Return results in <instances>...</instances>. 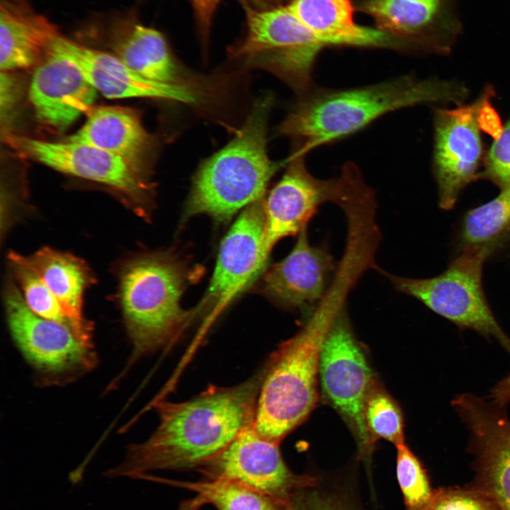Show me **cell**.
<instances>
[{
  "mask_svg": "<svg viewBox=\"0 0 510 510\" xmlns=\"http://www.w3.org/2000/svg\"><path fill=\"white\" fill-rule=\"evenodd\" d=\"M244 8L246 34L231 56L275 74L300 94L312 89L314 64L325 44L286 4Z\"/></svg>",
  "mask_w": 510,
  "mask_h": 510,
  "instance_id": "cell-6",
  "label": "cell"
},
{
  "mask_svg": "<svg viewBox=\"0 0 510 510\" xmlns=\"http://www.w3.org/2000/svg\"><path fill=\"white\" fill-rule=\"evenodd\" d=\"M262 378L238 385L211 386L184 402H157L159 426L144 442L130 446L108 477L205 465L254 425Z\"/></svg>",
  "mask_w": 510,
  "mask_h": 510,
  "instance_id": "cell-1",
  "label": "cell"
},
{
  "mask_svg": "<svg viewBox=\"0 0 510 510\" xmlns=\"http://www.w3.org/2000/svg\"><path fill=\"white\" fill-rule=\"evenodd\" d=\"M458 86L413 76L345 89H314L300 97L279 127L296 139L301 154L363 128L390 112L421 103L458 100Z\"/></svg>",
  "mask_w": 510,
  "mask_h": 510,
  "instance_id": "cell-2",
  "label": "cell"
},
{
  "mask_svg": "<svg viewBox=\"0 0 510 510\" xmlns=\"http://www.w3.org/2000/svg\"><path fill=\"white\" fill-rule=\"evenodd\" d=\"M397 447V477L408 509L416 507L426 501L433 489L423 465L405 444Z\"/></svg>",
  "mask_w": 510,
  "mask_h": 510,
  "instance_id": "cell-29",
  "label": "cell"
},
{
  "mask_svg": "<svg viewBox=\"0 0 510 510\" xmlns=\"http://www.w3.org/2000/svg\"><path fill=\"white\" fill-rule=\"evenodd\" d=\"M53 43L34 67L29 99L38 121L62 132L93 106L98 91Z\"/></svg>",
  "mask_w": 510,
  "mask_h": 510,
  "instance_id": "cell-16",
  "label": "cell"
},
{
  "mask_svg": "<svg viewBox=\"0 0 510 510\" xmlns=\"http://www.w3.org/2000/svg\"><path fill=\"white\" fill-rule=\"evenodd\" d=\"M186 279V266L169 252L135 255L120 266L118 301L132 345L129 363L171 345L192 320L180 303Z\"/></svg>",
  "mask_w": 510,
  "mask_h": 510,
  "instance_id": "cell-5",
  "label": "cell"
},
{
  "mask_svg": "<svg viewBox=\"0 0 510 510\" xmlns=\"http://www.w3.org/2000/svg\"><path fill=\"white\" fill-rule=\"evenodd\" d=\"M7 144L20 154L56 171L106 186L137 215L149 218L153 186L148 173L116 154L78 142H47L11 134Z\"/></svg>",
  "mask_w": 510,
  "mask_h": 510,
  "instance_id": "cell-9",
  "label": "cell"
},
{
  "mask_svg": "<svg viewBox=\"0 0 510 510\" xmlns=\"http://www.w3.org/2000/svg\"><path fill=\"white\" fill-rule=\"evenodd\" d=\"M334 268L333 257L327 249L310 245L306 227L298 234L290 254L266 271L263 289L283 307L312 310L324 299Z\"/></svg>",
  "mask_w": 510,
  "mask_h": 510,
  "instance_id": "cell-18",
  "label": "cell"
},
{
  "mask_svg": "<svg viewBox=\"0 0 510 510\" xmlns=\"http://www.w3.org/2000/svg\"><path fill=\"white\" fill-rule=\"evenodd\" d=\"M319 376L323 394L356 436L359 457L368 460L375 441L365 420V408L374 387L372 370L351 330L344 308L334 319L320 353Z\"/></svg>",
  "mask_w": 510,
  "mask_h": 510,
  "instance_id": "cell-11",
  "label": "cell"
},
{
  "mask_svg": "<svg viewBox=\"0 0 510 510\" xmlns=\"http://www.w3.org/2000/svg\"><path fill=\"white\" fill-rule=\"evenodd\" d=\"M407 510H500L484 493L470 484L434 489L421 504Z\"/></svg>",
  "mask_w": 510,
  "mask_h": 510,
  "instance_id": "cell-30",
  "label": "cell"
},
{
  "mask_svg": "<svg viewBox=\"0 0 510 510\" xmlns=\"http://www.w3.org/2000/svg\"><path fill=\"white\" fill-rule=\"evenodd\" d=\"M489 397L494 402L507 406L510 402V373L492 389Z\"/></svg>",
  "mask_w": 510,
  "mask_h": 510,
  "instance_id": "cell-34",
  "label": "cell"
},
{
  "mask_svg": "<svg viewBox=\"0 0 510 510\" xmlns=\"http://www.w3.org/2000/svg\"><path fill=\"white\" fill-rule=\"evenodd\" d=\"M84 124L64 140L88 144L121 157L148 173L147 158L152 138L135 109L120 106H92Z\"/></svg>",
  "mask_w": 510,
  "mask_h": 510,
  "instance_id": "cell-21",
  "label": "cell"
},
{
  "mask_svg": "<svg viewBox=\"0 0 510 510\" xmlns=\"http://www.w3.org/2000/svg\"><path fill=\"white\" fill-rule=\"evenodd\" d=\"M53 44L108 98H152L193 104L199 100L193 88L147 79L112 52L85 46L62 35Z\"/></svg>",
  "mask_w": 510,
  "mask_h": 510,
  "instance_id": "cell-17",
  "label": "cell"
},
{
  "mask_svg": "<svg viewBox=\"0 0 510 510\" xmlns=\"http://www.w3.org/2000/svg\"><path fill=\"white\" fill-rule=\"evenodd\" d=\"M192 6L199 33L204 40L208 38L215 12L223 0H188ZM243 6L264 7L263 0H239Z\"/></svg>",
  "mask_w": 510,
  "mask_h": 510,
  "instance_id": "cell-32",
  "label": "cell"
},
{
  "mask_svg": "<svg viewBox=\"0 0 510 510\" xmlns=\"http://www.w3.org/2000/svg\"><path fill=\"white\" fill-rule=\"evenodd\" d=\"M21 256L56 298L76 337L93 346L92 324L84 317L83 302L85 291L96 280L86 262L71 254L47 246L33 254Z\"/></svg>",
  "mask_w": 510,
  "mask_h": 510,
  "instance_id": "cell-22",
  "label": "cell"
},
{
  "mask_svg": "<svg viewBox=\"0 0 510 510\" xmlns=\"http://www.w3.org/2000/svg\"><path fill=\"white\" fill-rule=\"evenodd\" d=\"M355 5L375 27L412 47L436 18L441 0H358Z\"/></svg>",
  "mask_w": 510,
  "mask_h": 510,
  "instance_id": "cell-24",
  "label": "cell"
},
{
  "mask_svg": "<svg viewBox=\"0 0 510 510\" xmlns=\"http://www.w3.org/2000/svg\"><path fill=\"white\" fill-rule=\"evenodd\" d=\"M470 432L468 450L475 457L472 485L500 510H510V420L506 406L463 393L451 402Z\"/></svg>",
  "mask_w": 510,
  "mask_h": 510,
  "instance_id": "cell-13",
  "label": "cell"
},
{
  "mask_svg": "<svg viewBox=\"0 0 510 510\" xmlns=\"http://www.w3.org/2000/svg\"><path fill=\"white\" fill-rule=\"evenodd\" d=\"M305 155L294 151L282 178L264 199L265 240L269 253L281 239L306 227L320 205L332 201L343 208L366 185L351 162L344 166L337 178H317L307 170Z\"/></svg>",
  "mask_w": 510,
  "mask_h": 510,
  "instance_id": "cell-10",
  "label": "cell"
},
{
  "mask_svg": "<svg viewBox=\"0 0 510 510\" xmlns=\"http://www.w3.org/2000/svg\"><path fill=\"white\" fill-rule=\"evenodd\" d=\"M8 258L13 279L27 307L38 316L61 324L74 332L69 319L56 298L38 275L23 261L21 254L11 251Z\"/></svg>",
  "mask_w": 510,
  "mask_h": 510,
  "instance_id": "cell-27",
  "label": "cell"
},
{
  "mask_svg": "<svg viewBox=\"0 0 510 510\" xmlns=\"http://www.w3.org/2000/svg\"><path fill=\"white\" fill-rule=\"evenodd\" d=\"M283 510H341L339 506L319 497H291L284 505Z\"/></svg>",
  "mask_w": 510,
  "mask_h": 510,
  "instance_id": "cell-33",
  "label": "cell"
},
{
  "mask_svg": "<svg viewBox=\"0 0 510 510\" xmlns=\"http://www.w3.org/2000/svg\"><path fill=\"white\" fill-rule=\"evenodd\" d=\"M484 249L462 250L441 273L427 278L387 275L395 288L409 295L460 329L494 338L510 356V338L494 315L482 281Z\"/></svg>",
  "mask_w": 510,
  "mask_h": 510,
  "instance_id": "cell-7",
  "label": "cell"
},
{
  "mask_svg": "<svg viewBox=\"0 0 510 510\" xmlns=\"http://www.w3.org/2000/svg\"><path fill=\"white\" fill-rule=\"evenodd\" d=\"M487 176L501 188L510 185V120L489 149Z\"/></svg>",
  "mask_w": 510,
  "mask_h": 510,
  "instance_id": "cell-31",
  "label": "cell"
},
{
  "mask_svg": "<svg viewBox=\"0 0 510 510\" xmlns=\"http://www.w3.org/2000/svg\"><path fill=\"white\" fill-rule=\"evenodd\" d=\"M344 290L333 285L302 329L271 358L262 378L254 422L264 438L280 443L315 407L321 350L334 319L344 308Z\"/></svg>",
  "mask_w": 510,
  "mask_h": 510,
  "instance_id": "cell-3",
  "label": "cell"
},
{
  "mask_svg": "<svg viewBox=\"0 0 510 510\" xmlns=\"http://www.w3.org/2000/svg\"><path fill=\"white\" fill-rule=\"evenodd\" d=\"M106 35L112 53L139 75L159 83L191 87L164 34L141 23L134 13L113 18Z\"/></svg>",
  "mask_w": 510,
  "mask_h": 510,
  "instance_id": "cell-19",
  "label": "cell"
},
{
  "mask_svg": "<svg viewBox=\"0 0 510 510\" xmlns=\"http://www.w3.org/2000/svg\"><path fill=\"white\" fill-rule=\"evenodd\" d=\"M271 96L259 98L237 135L204 160L192 183L184 217L205 214L228 220L238 210L264 197L270 179L283 164L267 153V123Z\"/></svg>",
  "mask_w": 510,
  "mask_h": 510,
  "instance_id": "cell-4",
  "label": "cell"
},
{
  "mask_svg": "<svg viewBox=\"0 0 510 510\" xmlns=\"http://www.w3.org/2000/svg\"><path fill=\"white\" fill-rule=\"evenodd\" d=\"M60 35L57 25L28 0H1V71L34 68Z\"/></svg>",
  "mask_w": 510,
  "mask_h": 510,
  "instance_id": "cell-23",
  "label": "cell"
},
{
  "mask_svg": "<svg viewBox=\"0 0 510 510\" xmlns=\"http://www.w3.org/2000/svg\"><path fill=\"white\" fill-rule=\"evenodd\" d=\"M300 22L327 46L382 48L403 51L402 42L376 27L357 23L351 0H288Z\"/></svg>",
  "mask_w": 510,
  "mask_h": 510,
  "instance_id": "cell-20",
  "label": "cell"
},
{
  "mask_svg": "<svg viewBox=\"0 0 510 510\" xmlns=\"http://www.w3.org/2000/svg\"><path fill=\"white\" fill-rule=\"evenodd\" d=\"M176 484L196 492L218 510H283L285 505L244 484L224 478Z\"/></svg>",
  "mask_w": 510,
  "mask_h": 510,
  "instance_id": "cell-26",
  "label": "cell"
},
{
  "mask_svg": "<svg viewBox=\"0 0 510 510\" xmlns=\"http://www.w3.org/2000/svg\"><path fill=\"white\" fill-rule=\"evenodd\" d=\"M268 255L262 197L244 208L222 239L209 287L191 311L193 318L201 314L208 326L255 280Z\"/></svg>",
  "mask_w": 510,
  "mask_h": 510,
  "instance_id": "cell-12",
  "label": "cell"
},
{
  "mask_svg": "<svg viewBox=\"0 0 510 510\" xmlns=\"http://www.w3.org/2000/svg\"><path fill=\"white\" fill-rule=\"evenodd\" d=\"M489 201L468 210L460 225L462 250L491 252L510 240V185Z\"/></svg>",
  "mask_w": 510,
  "mask_h": 510,
  "instance_id": "cell-25",
  "label": "cell"
},
{
  "mask_svg": "<svg viewBox=\"0 0 510 510\" xmlns=\"http://www.w3.org/2000/svg\"><path fill=\"white\" fill-rule=\"evenodd\" d=\"M479 106L435 113V176L438 205L444 210L455 205L463 189L477 178L482 153Z\"/></svg>",
  "mask_w": 510,
  "mask_h": 510,
  "instance_id": "cell-15",
  "label": "cell"
},
{
  "mask_svg": "<svg viewBox=\"0 0 510 510\" xmlns=\"http://www.w3.org/2000/svg\"><path fill=\"white\" fill-rule=\"evenodd\" d=\"M205 465L212 477L241 483L281 504L314 482L311 477L293 474L283 460L279 443L261 436L254 425Z\"/></svg>",
  "mask_w": 510,
  "mask_h": 510,
  "instance_id": "cell-14",
  "label": "cell"
},
{
  "mask_svg": "<svg viewBox=\"0 0 510 510\" xmlns=\"http://www.w3.org/2000/svg\"><path fill=\"white\" fill-rule=\"evenodd\" d=\"M272 1H274V2H276V1H275V0H272Z\"/></svg>",
  "mask_w": 510,
  "mask_h": 510,
  "instance_id": "cell-35",
  "label": "cell"
},
{
  "mask_svg": "<svg viewBox=\"0 0 510 510\" xmlns=\"http://www.w3.org/2000/svg\"><path fill=\"white\" fill-rule=\"evenodd\" d=\"M4 297L11 336L41 382L68 383L95 367L94 346L68 327L33 313L13 278L6 280Z\"/></svg>",
  "mask_w": 510,
  "mask_h": 510,
  "instance_id": "cell-8",
  "label": "cell"
},
{
  "mask_svg": "<svg viewBox=\"0 0 510 510\" xmlns=\"http://www.w3.org/2000/svg\"><path fill=\"white\" fill-rule=\"evenodd\" d=\"M365 420L373 439L382 438L395 446L404 443V419L397 402L374 386L366 402Z\"/></svg>",
  "mask_w": 510,
  "mask_h": 510,
  "instance_id": "cell-28",
  "label": "cell"
}]
</instances>
